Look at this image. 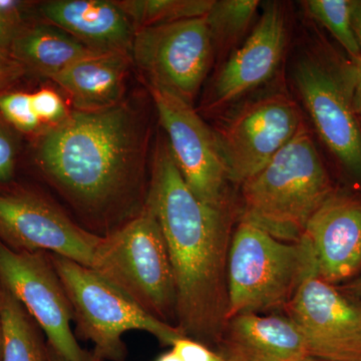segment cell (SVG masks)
I'll list each match as a JSON object with an SVG mask.
<instances>
[{"label": "cell", "mask_w": 361, "mask_h": 361, "mask_svg": "<svg viewBox=\"0 0 361 361\" xmlns=\"http://www.w3.org/2000/svg\"><path fill=\"white\" fill-rule=\"evenodd\" d=\"M20 32L0 30V49L11 51V45H13L14 39Z\"/></svg>", "instance_id": "33"}, {"label": "cell", "mask_w": 361, "mask_h": 361, "mask_svg": "<svg viewBox=\"0 0 361 361\" xmlns=\"http://www.w3.org/2000/svg\"><path fill=\"white\" fill-rule=\"evenodd\" d=\"M0 114L23 133H32L42 125L33 110L32 94L16 92L0 97Z\"/></svg>", "instance_id": "24"}, {"label": "cell", "mask_w": 361, "mask_h": 361, "mask_svg": "<svg viewBox=\"0 0 361 361\" xmlns=\"http://www.w3.org/2000/svg\"><path fill=\"white\" fill-rule=\"evenodd\" d=\"M47 361H68L63 356L56 353L54 348L47 343Z\"/></svg>", "instance_id": "34"}, {"label": "cell", "mask_w": 361, "mask_h": 361, "mask_svg": "<svg viewBox=\"0 0 361 361\" xmlns=\"http://www.w3.org/2000/svg\"><path fill=\"white\" fill-rule=\"evenodd\" d=\"M25 71V66L13 58L11 51L0 49V90L6 89L20 80Z\"/></svg>", "instance_id": "28"}, {"label": "cell", "mask_w": 361, "mask_h": 361, "mask_svg": "<svg viewBox=\"0 0 361 361\" xmlns=\"http://www.w3.org/2000/svg\"><path fill=\"white\" fill-rule=\"evenodd\" d=\"M293 78L320 139L361 186V125L353 108V63L329 47L297 61Z\"/></svg>", "instance_id": "7"}, {"label": "cell", "mask_w": 361, "mask_h": 361, "mask_svg": "<svg viewBox=\"0 0 361 361\" xmlns=\"http://www.w3.org/2000/svg\"><path fill=\"white\" fill-rule=\"evenodd\" d=\"M312 272L315 261L305 239L282 241L240 221L228 257L229 319L245 313L284 310Z\"/></svg>", "instance_id": "5"}, {"label": "cell", "mask_w": 361, "mask_h": 361, "mask_svg": "<svg viewBox=\"0 0 361 361\" xmlns=\"http://www.w3.org/2000/svg\"><path fill=\"white\" fill-rule=\"evenodd\" d=\"M305 4L308 13L329 30L349 58L361 56L353 27V0H310Z\"/></svg>", "instance_id": "23"}, {"label": "cell", "mask_w": 361, "mask_h": 361, "mask_svg": "<svg viewBox=\"0 0 361 361\" xmlns=\"http://www.w3.org/2000/svg\"><path fill=\"white\" fill-rule=\"evenodd\" d=\"M214 0H122L118 6L135 30L177 21L205 18Z\"/></svg>", "instance_id": "21"}, {"label": "cell", "mask_w": 361, "mask_h": 361, "mask_svg": "<svg viewBox=\"0 0 361 361\" xmlns=\"http://www.w3.org/2000/svg\"><path fill=\"white\" fill-rule=\"evenodd\" d=\"M146 146L144 118L122 102L106 110L71 111L40 135L37 161L82 227L103 237L144 209Z\"/></svg>", "instance_id": "1"}, {"label": "cell", "mask_w": 361, "mask_h": 361, "mask_svg": "<svg viewBox=\"0 0 361 361\" xmlns=\"http://www.w3.org/2000/svg\"><path fill=\"white\" fill-rule=\"evenodd\" d=\"M33 110L42 123L49 127L59 125L66 120L71 111L61 94L56 90L44 87L32 94Z\"/></svg>", "instance_id": "25"}, {"label": "cell", "mask_w": 361, "mask_h": 361, "mask_svg": "<svg viewBox=\"0 0 361 361\" xmlns=\"http://www.w3.org/2000/svg\"><path fill=\"white\" fill-rule=\"evenodd\" d=\"M353 27L361 52V0H353Z\"/></svg>", "instance_id": "32"}, {"label": "cell", "mask_w": 361, "mask_h": 361, "mask_svg": "<svg viewBox=\"0 0 361 361\" xmlns=\"http://www.w3.org/2000/svg\"><path fill=\"white\" fill-rule=\"evenodd\" d=\"M350 61L353 63V108L358 120L361 121V56L351 58Z\"/></svg>", "instance_id": "29"}, {"label": "cell", "mask_w": 361, "mask_h": 361, "mask_svg": "<svg viewBox=\"0 0 361 361\" xmlns=\"http://www.w3.org/2000/svg\"><path fill=\"white\" fill-rule=\"evenodd\" d=\"M2 361H47L42 329L20 301L0 285Z\"/></svg>", "instance_id": "20"}, {"label": "cell", "mask_w": 361, "mask_h": 361, "mask_svg": "<svg viewBox=\"0 0 361 361\" xmlns=\"http://www.w3.org/2000/svg\"><path fill=\"white\" fill-rule=\"evenodd\" d=\"M216 351L227 361H305L302 334L287 316L245 313L228 320Z\"/></svg>", "instance_id": "16"}, {"label": "cell", "mask_w": 361, "mask_h": 361, "mask_svg": "<svg viewBox=\"0 0 361 361\" xmlns=\"http://www.w3.org/2000/svg\"><path fill=\"white\" fill-rule=\"evenodd\" d=\"M16 161V144L4 123L0 122V183L13 179Z\"/></svg>", "instance_id": "27"}, {"label": "cell", "mask_w": 361, "mask_h": 361, "mask_svg": "<svg viewBox=\"0 0 361 361\" xmlns=\"http://www.w3.org/2000/svg\"><path fill=\"white\" fill-rule=\"evenodd\" d=\"M214 47L205 18L135 30L130 58L151 90L193 106L210 70Z\"/></svg>", "instance_id": "8"}, {"label": "cell", "mask_w": 361, "mask_h": 361, "mask_svg": "<svg viewBox=\"0 0 361 361\" xmlns=\"http://www.w3.org/2000/svg\"><path fill=\"white\" fill-rule=\"evenodd\" d=\"M94 361H102V360H97V358L94 357Z\"/></svg>", "instance_id": "38"}, {"label": "cell", "mask_w": 361, "mask_h": 361, "mask_svg": "<svg viewBox=\"0 0 361 361\" xmlns=\"http://www.w3.org/2000/svg\"><path fill=\"white\" fill-rule=\"evenodd\" d=\"M146 206L160 223L174 272L176 326L216 350L229 315L228 257L231 209L199 200L176 166L168 142H158Z\"/></svg>", "instance_id": "2"}, {"label": "cell", "mask_w": 361, "mask_h": 361, "mask_svg": "<svg viewBox=\"0 0 361 361\" xmlns=\"http://www.w3.org/2000/svg\"><path fill=\"white\" fill-rule=\"evenodd\" d=\"M27 2L18 0H0V13L23 20V13Z\"/></svg>", "instance_id": "30"}, {"label": "cell", "mask_w": 361, "mask_h": 361, "mask_svg": "<svg viewBox=\"0 0 361 361\" xmlns=\"http://www.w3.org/2000/svg\"><path fill=\"white\" fill-rule=\"evenodd\" d=\"M302 238L325 281L336 285L360 275L361 190L336 189L308 221Z\"/></svg>", "instance_id": "14"}, {"label": "cell", "mask_w": 361, "mask_h": 361, "mask_svg": "<svg viewBox=\"0 0 361 361\" xmlns=\"http://www.w3.org/2000/svg\"><path fill=\"white\" fill-rule=\"evenodd\" d=\"M2 345H4V334H2L1 316H0V361H2Z\"/></svg>", "instance_id": "36"}, {"label": "cell", "mask_w": 361, "mask_h": 361, "mask_svg": "<svg viewBox=\"0 0 361 361\" xmlns=\"http://www.w3.org/2000/svg\"><path fill=\"white\" fill-rule=\"evenodd\" d=\"M303 125L300 111L284 90L245 102L216 130L230 182L241 185L265 167Z\"/></svg>", "instance_id": "9"}, {"label": "cell", "mask_w": 361, "mask_h": 361, "mask_svg": "<svg viewBox=\"0 0 361 361\" xmlns=\"http://www.w3.org/2000/svg\"><path fill=\"white\" fill-rule=\"evenodd\" d=\"M0 285L20 301L56 353L68 361H94L71 330L73 310L49 253L14 250L0 241Z\"/></svg>", "instance_id": "10"}, {"label": "cell", "mask_w": 361, "mask_h": 361, "mask_svg": "<svg viewBox=\"0 0 361 361\" xmlns=\"http://www.w3.org/2000/svg\"><path fill=\"white\" fill-rule=\"evenodd\" d=\"M286 44V18L281 4L266 6L250 37L232 54L214 80L207 110L224 108L264 84L276 71Z\"/></svg>", "instance_id": "15"}, {"label": "cell", "mask_w": 361, "mask_h": 361, "mask_svg": "<svg viewBox=\"0 0 361 361\" xmlns=\"http://www.w3.org/2000/svg\"><path fill=\"white\" fill-rule=\"evenodd\" d=\"M259 4L256 0H214L206 16L214 52L226 51L238 42L255 16Z\"/></svg>", "instance_id": "22"}, {"label": "cell", "mask_w": 361, "mask_h": 361, "mask_svg": "<svg viewBox=\"0 0 361 361\" xmlns=\"http://www.w3.org/2000/svg\"><path fill=\"white\" fill-rule=\"evenodd\" d=\"M305 341L310 357L361 361V305L312 272L284 310Z\"/></svg>", "instance_id": "13"}, {"label": "cell", "mask_w": 361, "mask_h": 361, "mask_svg": "<svg viewBox=\"0 0 361 361\" xmlns=\"http://www.w3.org/2000/svg\"><path fill=\"white\" fill-rule=\"evenodd\" d=\"M40 13L90 51L130 54L135 28L116 1L52 0L40 6Z\"/></svg>", "instance_id": "17"}, {"label": "cell", "mask_w": 361, "mask_h": 361, "mask_svg": "<svg viewBox=\"0 0 361 361\" xmlns=\"http://www.w3.org/2000/svg\"><path fill=\"white\" fill-rule=\"evenodd\" d=\"M171 348L182 361H227L218 351L187 336L178 338Z\"/></svg>", "instance_id": "26"}, {"label": "cell", "mask_w": 361, "mask_h": 361, "mask_svg": "<svg viewBox=\"0 0 361 361\" xmlns=\"http://www.w3.org/2000/svg\"><path fill=\"white\" fill-rule=\"evenodd\" d=\"M128 52H92L51 78L73 110L97 111L122 103L132 63Z\"/></svg>", "instance_id": "18"}, {"label": "cell", "mask_w": 361, "mask_h": 361, "mask_svg": "<svg viewBox=\"0 0 361 361\" xmlns=\"http://www.w3.org/2000/svg\"><path fill=\"white\" fill-rule=\"evenodd\" d=\"M49 254L73 310L78 336L94 344L92 355L102 361H123V336L130 330L148 332L163 346L185 336L177 326L149 314L103 277L75 261Z\"/></svg>", "instance_id": "6"}, {"label": "cell", "mask_w": 361, "mask_h": 361, "mask_svg": "<svg viewBox=\"0 0 361 361\" xmlns=\"http://www.w3.org/2000/svg\"><path fill=\"white\" fill-rule=\"evenodd\" d=\"M151 94L169 148L187 186L207 205L231 209L229 174L215 132L192 104L158 90Z\"/></svg>", "instance_id": "11"}, {"label": "cell", "mask_w": 361, "mask_h": 361, "mask_svg": "<svg viewBox=\"0 0 361 361\" xmlns=\"http://www.w3.org/2000/svg\"><path fill=\"white\" fill-rule=\"evenodd\" d=\"M92 51L65 30L51 25L23 27L11 54L26 68L47 78L58 75Z\"/></svg>", "instance_id": "19"}, {"label": "cell", "mask_w": 361, "mask_h": 361, "mask_svg": "<svg viewBox=\"0 0 361 361\" xmlns=\"http://www.w3.org/2000/svg\"><path fill=\"white\" fill-rule=\"evenodd\" d=\"M339 289L351 300L361 305V273Z\"/></svg>", "instance_id": "31"}, {"label": "cell", "mask_w": 361, "mask_h": 361, "mask_svg": "<svg viewBox=\"0 0 361 361\" xmlns=\"http://www.w3.org/2000/svg\"><path fill=\"white\" fill-rule=\"evenodd\" d=\"M156 361H182L179 356L177 355V353H175L173 349H171L168 353H164L161 355L160 357L158 358Z\"/></svg>", "instance_id": "35"}, {"label": "cell", "mask_w": 361, "mask_h": 361, "mask_svg": "<svg viewBox=\"0 0 361 361\" xmlns=\"http://www.w3.org/2000/svg\"><path fill=\"white\" fill-rule=\"evenodd\" d=\"M360 125H361V121H360Z\"/></svg>", "instance_id": "39"}, {"label": "cell", "mask_w": 361, "mask_h": 361, "mask_svg": "<svg viewBox=\"0 0 361 361\" xmlns=\"http://www.w3.org/2000/svg\"><path fill=\"white\" fill-rule=\"evenodd\" d=\"M101 239L39 194L0 192V241L14 250L56 254L90 267Z\"/></svg>", "instance_id": "12"}, {"label": "cell", "mask_w": 361, "mask_h": 361, "mask_svg": "<svg viewBox=\"0 0 361 361\" xmlns=\"http://www.w3.org/2000/svg\"><path fill=\"white\" fill-rule=\"evenodd\" d=\"M336 190L312 135L302 125L265 167L242 183L240 221L282 241L297 242Z\"/></svg>", "instance_id": "3"}, {"label": "cell", "mask_w": 361, "mask_h": 361, "mask_svg": "<svg viewBox=\"0 0 361 361\" xmlns=\"http://www.w3.org/2000/svg\"><path fill=\"white\" fill-rule=\"evenodd\" d=\"M305 361H320V360H314V358L310 357V358H308L307 360H305Z\"/></svg>", "instance_id": "37"}, {"label": "cell", "mask_w": 361, "mask_h": 361, "mask_svg": "<svg viewBox=\"0 0 361 361\" xmlns=\"http://www.w3.org/2000/svg\"><path fill=\"white\" fill-rule=\"evenodd\" d=\"M90 268L149 314L176 326L170 253L160 223L146 204L132 219L102 237Z\"/></svg>", "instance_id": "4"}]
</instances>
